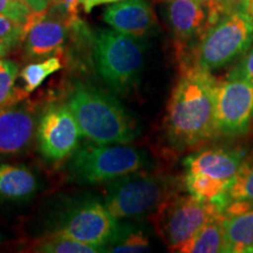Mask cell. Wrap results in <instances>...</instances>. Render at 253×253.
Wrapping results in <instances>:
<instances>
[{
    "mask_svg": "<svg viewBox=\"0 0 253 253\" xmlns=\"http://www.w3.org/2000/svg\"><path fill=\"white\" fill-rule=\"evenodd\" d=\"M229 202H242L253 205V161L246 158L231 183L227 192Z\"/></svg>",
    "mask_w": 253,
    "mask_h": 253,
    "instance_id": "cell-23",
    "label": "cell"
},
{
    "mask_svg": "<svg viewBox=\"0 0 253 253\" xmlns=\"http://www.w3.org/2000/svg\"><path fill=\"white\" fill-rule=\"evenodd\" d=\"M52 1H54V0H52Z\"/></svg>",
    "mask_w": 253,
    "mask_h": 253,
    "instance_id": "cell-33",
    "label": "cell"
},
{
    "mask_svg": "<svg viewBox=\"0 0 253 253\" xmlns=\"http://www.w3.org/2000/svg\"><path fill=\"white\" fill-rule=\"evenodd\" d=\"M0 14L25 26L33 12L28 6L27 0H0Z\"/></svg>",
    "mask_w": 253,
    "mask_h": 253,
    "instance_id": "cell-25",
    "label": "cell"
},
{
    "mask_svg": "<svg viewBox=\"0 0 253 253\" xmlns=\"http://www.w3.org/2000/svg\"><path fill=\"white\" fill-rule=\"evenodd\" d=\"M61 67V61L58 56H49L41 62L27 65L23 71L19 73V77L24 82V88L20 90L23 97L38 89L49 75L60 71Z\"/></svg>",
    "mask_w": 253,
    "mask_h": 253,
    "instance_id": "cell-21",
    "label": "cell"
},
{
    "mask_svg": "<svg viewBox=\"0 0 253 253\" xmlns=\"http://www.w3.org/2000/svg\"><path fill=\"white\" fill-rule=\"evenodd\" d=\"M210 9L211 24L214 23L220 15L239 9H248L251 0H205Z\"/></svg>",
    "mask_w": 253,
    "mask_h": 253,
    "instance_id": "cell-27",
    "label": "cell"
},
{
    "mask_svg": "<svg viewBox=\"0 0 253 253\" xmlns=\"http://www.w3.org/2000/svg\"><path fill=\"white\" fill-rule=\"evenodd\" d=\"M145 46L140 38L116 30H99L93 37L97 74L110 89L128 94L140 80Z\"/></svg>",
    "mask_w": 253,
    "mask_h": 253,
    "instance_id": "cell-4",
    "label": "cell"
},
{
    "mask_svg": "<svg viewBox=\"0 0 253 253\" xmlns=\"http://www.w3.org/2000/svg\"><path fill=\"white\" fill-rule=\"evenodd\" d=\"M226 253H253V207L243 212L224 216Z\"/></svg>",
    "mask_w": 253,
    "mask_h": 253,
    "instance_id": "cell-18",
    "label": "cell"
},
{
    "mask_svg": "<svg viewBox=\"0 0 253 253\" xmlns=\"http://www.w3.org/2000/svg\"><path fill=\"white\" fill-rule=\"evenodd\" d=\"M1 239H2V237H1V233H0V242H1Z\"/></svg>",
    "mask_w": 253,
    "mask_h": 253,
    "instance_id": "cell-32",
    "label": "cell"
},
{
    "mask_svg": "<svg viewBox=\"0 0 253 253\" xmlns=\"http://www.w3.org/2000/svg\"><path fill=\"white\" fill-rule=\"evenodd\" d=\"M153 249L150 229L142 220H118L113 236L102 252L140 253L150 252Z\"/></svg>",
    "mask_w": 253,
    "mask_h": 253,
    "instance_id": "cell-16",
    "label": "cell"
},
{
    "mask_svg": "<svg viewBox=\"0 0 253 253\" xmlns=\"http://www.w3.org/2000/svg\"><path fill=\"white\" fill-rule=\"evenodd\" d=\"M19 77V67L12 60L0 59V108L14 103V84Z\"/></svg>",
    "mask_w": 253,
    "mask_h": 253,
    "instance_id": "cell-24",
    "label": "cell"
},
{
    "mask_svg": "<svg viewBox=\"0 0 253 253\" xmlns=\"http://www.w3.org/2000/svg\"><path fill=\"white\" fill-rule=\"evenodd\" d=\"M226 78L242 79L253 84V42L249 49L238 59Z\"/></svg>",
    "mask_w": 253,
    "mask_h": 253,
    "instance_id": "cell-28",
    "label": "cell"
},
{
    "mask_svg": "<svg viewBox=\"0 0 253 253\" xmlns=\"http://www.w3.org/2000/svg\"><path fill=\"white\" fill-rule=\"evenodd\" d=\"M253 42V17L248 9L220 15L195 48L194 66L212 72L239 59Z\"/></svg>",
    "mask_w": 253,
    "mask_h": 253,
    "instance_id": "cell-6",
    "label": "cell"
},
{
    "mask_svg": "<svg viewBox=\"0 0 253 253\" xmlns=\"http://www.w3.org/2000/svg\"><path fill=\"white\" fill-rule=\"evenodd\" d=\"M66 8L55 1L54 7L47 11L45 17L32 25L24 34L25 54L30 59H43L60 52L68 37V28L73 20Z\"/></svg>",
    "mask_w": 253,
    "mask_h": 253,
    "instance_id": "cell-11",
    "label": "cell"
},
{
    "mask_svg": "<svg viewBox=\"0 0 253 253\" xmlns=\"http://www.w3.org/2000/svg\"><path fill=\"white\" fill-rule=\"evenodd\" d=\"M118 220L96 199L77 202L60 213L48 235L67 237L101 250L113 236Z\"/></svg>",
    "mask_w": 253,
    "mask_h": 253,
    "instance_id": "cell-8",
    "label": "cell"
},
{
    "mask_svg": "<svg viewBox=\"0 0 253 253\" xmlns=\"http://www.w3.org/2000/svg\"><path fill=\"white\" fill-rule=\"evenodd\" d=\"M38 120L28 102H14L1 107L0 156H15L26 151L37 132Z\"/></svg>",
    "mask_w": 253,
    "mask_h": 253,
    "instance_id": "cell-13",
    "label": "cell"
},
{
    "mask_svg": "<svg viewBox=\"0 0 253 253\" xmlns=\"http://www.w3.org/2000/svg\"><path fill=\"white\" fill-rule=\"evenodd\" d=\"M24 40V26L11 18L0 14V42L13 48Z\"/></svg>",
    "mask_w": 253,
    "mask_h": 253,
    "instance_id": "cell-26",
    "label": "cell"
},
{
    "mask_svg": "<svg viewBox=\"0 0 253 253\" xmlns=\"http://www.w3.org/2000/svg\"><path fill=\"white\" fill-rule=\"evenodd\" d=\"M231 183L199 172H185L184 176L185 189L190 195L201 201L217 204L223 210L229 203L227 192Z\"/></svg>",
    "mask_w": 253,
    "mask_h": 253,
    "instance_id": "cell-19",
    "label": "cell"
},
{
    "mask_svg": "<svg viewBox=\"0 0 253 253\" xmlns=\"http://www.w3.org/2000/svg\"><path fill=\"white\" fill-rule=\"evenodd\" d=\"M9 49H11V47H9L8 45L0 42V59L4 58V56L8 53Z\"/></svg>",
    "mask_w": 253,
    "mask_h": 253,
    "instance_id": "cell-30",
    "label": "cell"
},
{
    "mask_svg": "<svg viewBox=\"0 0 253 253\" xmlns=\"http://www.w3.org/2000/svg\"><path fill=\"white\" fill-rule=\"evenodd\" d=\"M248 11H249V13L251 14L252 17H253V0H251V1H250V5H249Z\"/></svg>",
    "mask_w": 253,
    "mask_h": 253,
    "instance_id": "cell-31",
    "label": "cell"
},
{
    "mask_svg": "<svg viewBox=\"0 0 253 253\" xmlns=\"http://www.w3.org/2000/svg\"><path fill=\"white\" fill-rule=\"evenodd\" d=\"M32 251L43 253H97L102 252V250L67 237L48 235L37 242L32 248Z\"/></svg>",
    "mask_w": 253,
    "mask_h": 253,
    "instance_id": "cell-22",
    "label": "cell"
},
{
    "mask_svg": "<svg viewBox=\"0 0 253 253\" xmlns=\"http://www.w3.org/2000/svg\"><path fill=\"white\" fill-rule=\"evenodd\" d=\"M68 106L82 135L94 143H130L138 134L137 123L122 104L88 84L75 86Z\"/></svg>",
    "mask_w": 253,
    "mask_h": 253,
    "instance_id": "cell-2",
    "label": "cell"
},
{
    "mask_svg": "<svg viewBox=\"0 0 253 253\" xmlns=\"http://www.w3.org/2000/svg\"><path fill=\"white\" fill-rule=\"evenodd\" d=\"M168 28L183 47L199 40L211 25L205 0H157Z\"/></svg>",
    "mask_w": 253,
    "mask_h": 253,
    "instance_id": "cell-12",
    "label": "cell"
},
{
    "mask_svg": "<svg viewBox=\"0 0 253 253\" xmlns=\"http://www.w3.org/2000/svg\"><path fill=\"white\" fill-rule=\"evenodd\" d=\"M175 185L171 177L143 169L110 182L104 205L116 220H143L176 194Z\"/></svg>",
    "mask_w": 253,
    "mask_h": 253,
    "instance_id": "cell-3",
    "label": "cell"
},
{
    "mask_svg": "<svg viewBox=\"0 0 253 253\" xmlns=\"http://www.w3.org/2000/svg\"><path fill=\"white\" fill-rule=\"evenodd\" d=\"M219 214H223V209L217 204L201 201L190 194H175L150 218L158 237L170 251L176 252L209 220Z\"/></svg>",
    "mask_w": 253,
    "mask_h": 253,
    "instance_id": "cell-7",
    "label": "cell"
},
{
    "mask_svg": "<svg viewBox=\"0 0 253 253\" xmlns=\"http://www.w3.org/2000/svg\"><path fill=\"white\" fill-rule=\"evenodd\" d=\"M36 136L41 155L58 162L78 149L82 131L68 104H53L38 120Z\"/></svg>",
    "mask_w": 253,
    "mask_h": 253,
    "instance_id": "cell-9",
    "label": "cell"
},
{
    "mask_svg": "<svg viewBox=\"0 0 253 253\" xmlns=\"http://www.w3.org/2000/svg\"><path fill=\"white\" fill-rule=\"evenodd\" d=\"M121 0H79V4L82 6L84 11L86 13H90L95 7L100 5H106V4H114V2H119Z\"/></svg>",
    "mask_w": 253,
    "mask_h": 253,
    "instance_id": "cell-29",
    "label": "cell"
},
{
    "mask_svg": "<svg viewBox=\"0 0 253 253\" xmlns=\"http://www.w3.org/2000/svg\"><path fill=\"white\" fill-rule=\"evenodd\" d=\"M224 214L212 218L194 237L185 242L176 252L181 253H226Z\"/></svg>",
    "mask_w": 253,
    "mask_h": 253,
    "instance_id": "cell-20",
    "label": "cell"
},
{
    "mask_svg": "<svg viewBox=\"0 0 253 253\" xmlns=\"http://www.w3.org/2000/svg\"><path fill=\"white\" fill-rule=\"evenodd\" d=\"M218 81L211 72L185 65L170 95L164 119L167 140L176 151L195 149L217 135Z\"/></svg>",
    "mask_w": 253,
    "mask_h": 253,
    "instance_id": "cell-1",
    "label": "cell"
},
{
    "mask_svg": "<svg viewBox=\"0 0 253 253\" xmlns=\"http://www.w3.org/2000/svg\"><path fill=\"white\" fill-rule=\"evenodd\" d=\"M253 121V84L226 78L218 82L216 102L217 135L233 137L245 134Z\"/></svg>",
    "mask_w": 253,
    "mask_h": 253,
    "instance_id": "cell-10",
    "label": "cell"
},
{
    "mask_svg": "<svg viewBox=\"0 0 253 253\" xmlns=\"http://www.w3.org/2000/svg\"><path fill=\"white\" fill-rule=\"evenodd\" d=\"M103 21L113 30L143 39L153 31L155 14L148 0H121L103 12Z\"/></svg>",
    "mask_w": 253,
    "mask_h": 253,
    "instance_id": "cell-15",
    "label": "cell"
},
{
    "mask_svg": "<svg viewBox=\"0 0 253 253\" xmlns=\"http://www.w3.org/2000/svg\"><path fill=\"white\" fill-rule=\"evenodd\" d=\"M38 179L28 168L0 164V199L26 202L38 191Z\"/></svg>",
    "mask_w": 253,
    "mask_h": 253,
    "instance_id": "cell-17",
    "label": "cell"
},
{
    "mask_svg": "<svg viewBox=\"0 0 253 253\" xmlns=\"http://www.w3.org/2000/svg\"><path fill=\"white\" fill-rule=\"evenodd\" d=\"M248 158L243 148H209L195 151L183 161L185 172H199L232 182Z\"/></svg>",
    "mask_w": 253,
    "mask_h": 253,
    "instance_id": "cell-14",
    "label": "cell"
},
{
    "mask_svg": "<svg viewBox=\"0 0 253 253\" xmlns=\"http://www.w3.org/2000/svg\"><path fill=\"white\" fill-rule=\"evenodd\" d=\"M149 166L143 149L128 143L87 144L78 148L69 161V173L80 184L110 183Z\"/></svg>",
    "mask_w": 253,
    "mask_h": 253,
    "instance_id": "cell-5",
    "label": "cell"
}]
</instances>
